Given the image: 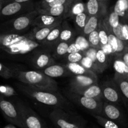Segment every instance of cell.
I'll use <instances>...</instances> for the list:
<instances>
[{
  "mask_svg": "<svg viewBox=\"0 0 128 128\" xmlns=\"http://www.w3.org/2000/svg\"><path fill=\"white\" fill-rule=\"evenodd\" d=\"M16 86L24 95L44 105L64 110H68L70 107L69 102L57 91L41 89L21 82L16 84Z\"/></svg>",
  "mask_w": 128,
  "mask_h": 128,
  "instance_id": "1",
  "label": "cell"
},
{
  "mask_svg": "<svg viewBox=\"0 0 128 128\" xmlns=\"http://www.w3.org/2000/svg\"><path fill=\"white\" fill-rule=\"evenodd\" d=\"M14 78L21 82L33 85L41 89L57 91L58 83L53 78L48 76L41 71L13 69Z\"/></svg>",
  "mask_w": 128,
  "mask_h": 128,
  "instance_id": "2",
  "label": "cell"
},
{
  "mask_svg": "<svg viewBox=\"0 0 128 128\" xmlns=\"http://www.w3.org/2000/svg\"><path fill=\"white\" fill-rule=\"evenodd\" d=\"M50 118L57 128H86L84 119L61 108H55L50 113Z\"/></svg>",
  "mask_w": 128,
  "mask_h": 128,
  "instance_id": "3",
  "label": "cell"
},
{
  "mask_svg": "<svg viewBox=\"0 0 128 128\" xmlns=\"http://www.w3.org/2000/svg\"><path fill=\"white\" fill-rule=\"evenodd\" d=\"M65 95L70 100L89 110L92 114V115H100L101 114L104 102L103 99L88 97L70 91V90L65 92Z\"/></svg>",
  "mask_w": 128,
  "mask_h": 128,
  "instance_id": "4",
  "label": "cell"
},
{
  "mask_svg": "<svg viewBox=\"0 0 128 128\" xmlns=\"http://www.w3.org/2000/svg\"><path fill=\"white\" fill-rule=\"evenodd\" d=\"M0 108L4 116L10 122L21 128H24L21 111L16 104L14 105L11 102L1 99Z\"/></svg>",
  "mask_w": 128,
  "mask_h": 128,
  "instance_id": "5",
  "label": "cell"
},
{
  "mask_svg": "<svg viewBox=\"0 0 128 128\" xmlns=\"http://www.w3.org/2000/svg\"><path fill=\"white\" fill-rule=\"evenodd\" d=\"M40 15L38 11H32L28 13L21 15L19 17L9 23L8 33H16L26 30L29 26H32V21Z\"/></svg>",
  "mask_w": 128,
  "mask_h": 128,
  "instance_id": "6",
  "label": "cell"
},
{
  "mask_svg": "<svg viewBox=\"0 0 128 128\" xmlns=\"http://www.w3.org/2000/svg\"><path fill=\"white\" fill-rule=\"evenodd\" d=\"M16 105L21 111L24 128H43L42 121L32 109L22 102Z\"/></svg>",
  "mask_w": 128,
  "mask_h": 128,
  "instance_id": "7",
  "label": "cell"
},
{
  "mask_svg": "<svg viewBox=\"0 0 128 128\" xmlns=\"http://www.w3.org/2000/svg\"><path fill=\"white\" fill-rule=\"evenodd\" d=\"M41 46L40 42L33 39H28L13 44L8 47L3 48L2 50L11 55H24L31 52Z\"/></svg>",
  "mask_w": 128,
  "mask_h": 128,
  "instance_id": "8",
  "label": "cell"
},
{
  "mask_svg": "<svg viewBox=\"0 0 128 128\" xmlns=\"http://www.w3.org/2000/svg\"><path fill=\"white\" fill-rule=\"evenodd\" d=\"M101 116L115 122L119 125H124L125 118L119 107L109 102H104Z\"/></svg>",
  "mask_w": 128,
  "mask_h": 128,
  "instance_id": "9",
  "label": "cell"
},
{
  "mask_svg": "<svg viewBox=\"0 0 128 128\" xmlns=\"http://www.w3.org/2000/svg\"><path fill=\"white\" fill-rule=\"evenodd\" d=\"M102 94L103 99H106L108 102L111 103H118L121 100L120 89L118 87L116 82L112 81H108L101 85Z\"/></svg>",
  "mask_w": 128,
  "mask_h": 128,
  "instance_id": "10",
  "label": "cell"
},
{
  "mask_svg": "<svg viewBox=\"0 0 128 128\" xmlns=\"http://www.w3.org/2000/svg\"><path fill=\"white\" fill-rule=\"evenodd\" d=\"M24 10H27L29 12L34 11L31 10L30 6H28L24 3L13 2L9 3L1 9V15L4 16H12L18 14L21 15Z\"/></svg>",
  "mask_w": 128,
  "mask_h": 128,
  "instance_id": "11",
  "label": "cell"
},
{
  "mask_svg": "<svg viewBox=\"0 0 128 128\" xmlns=\"http://www.w3.org/2000/svg\"><path fill=\"white\" fill-rule=\"evenodd\" d=\"M28 39H33L31 32L26 35H21L18 33H5L1 35L0 38V45L1 49L8 47L13 44ZM34 40V39H33Z\"/></svg>",
  "mask_w": 128,
  "mask_h": 128,
  "instance_id": "12",
  "label": "cell"
},
{
  "mask_svg": "<svg viewBox=\"0 0 128 128\" xmlns=\"http://www.w3.org/2000/svg\"><path fill=\"white\" fill-rule=\"evenodd\" d=\"M69 90L76 94L91 98L103 99L101 87L98 84L81 88H70Z\"/></svg>",
  "mask_w": 128,
  "mask_h": 128,
  "instance_id": "13",
  "label": "cell"
},
{
  "mask_svg": "<svg viewBox=\"0 0 128 128\" xmlns=\"http://www.w3.org/2000/svg\"><path fill=\"white\" fill-rule=\"evenodd\" d=\"M63 17H54L46 15H40L32 21V26L39 27H46L53 25H61Z\"/></svg>",
  "mask_w": 128,
  "mask_h": 128,
  "instance_id": "14",
  "label": "cell"
},
{
  "mask_svg": "<svg viewBox=\"0 0 128 128\" xmlns=\"http://www.w3.org/2000/svg\"><path fill=\"white\" fill-rule=\"evenodd\" d=\"M98 84V78L83 75H74L70 82V88L86 87Z\"/></svg>",
  "mask_w": 128,
  "mask_h": 128,
  "instance_id": "15",
  "label": "cell"
},
{
  "mask_svg": "<svg viewBox=\"0 0 128 128\" xmlns=\"http://www.w3.org/2000/svg\"><path fill=\"white\" fill-rule=\"evenodd\" d=\"M41 72L51 78L60 77L71 74V72L66 65H55V64L50 65L46 69H42Z\"/></svg>",
  "mask_w": 128,
  "mask_h": 128,
  "instance_id": "16",
  "label": "cell"
},
{
  "mask_svg": "<svg viewBox=\"0 0 128 128\" xmlns=\"http://www.w3.org/2000/svg\"><path fill=\"white\" fill-rule=\"evenodd\" d=\"M32 62L35 67L41 70L50 65H53L54 60L49 53L40 52L35 55L32 59Z\"/></svg>",
  "mask_w": 128,
  "mask_h": 128,
  "instance_id": "17",
  "label": "cell"
},
{
  "mask_svg": "<svg viewBox=\"0 0 128 128\" xmlns=\"http://www.w3.org/2000/svg\"><path fill=\"white\" fill-rule=\"evenodd\" d=\"M66 66L67 67L71 74H72L74 75H83V76H90L98 78L97 74L86 69L79 63L69 62Z\"/></svg>",
  "mask_w": 128,
  "mask_h": 128,
  "instance_id": "18",
  "label": "cell"
},
{
  "mask_svg": "<svg viewBox=\"0 0 128 128\" xmlns=\"http://www.w3.org/2000/svg\"><path fill=\"white\" fill-rule=\"evenodd\" d=\"M57 26L58 25H53V26H46V27L35 26L34 28L31 31V35L35 41L38 42H43L45 41L50 32Z\"/></svg>",
  "mask_w": 128,
  "mask_h": 128,
  "instance_id": "19",
  "label": "cell"
},
{
  "mask_svg": "<svg viewBox=\"0 0 128 128\" xmlns=\"http://www.w3.org/2000/svg\"><path fill=\"white\" fill-rule=\"evenodd\" d=\"M68 5H63L61 6H54L48 8L40 9L38 10L41 15H46L54 17H65V15L68 12Z\"/></svg>",
  "mask_w": 128,
  "mask_h": 128,
  "instance_id": "20",
  "label": "cell"
},
{
  "mask_svg": "<svg viewBox=\"0 0 128 128\" xmlns=\"http://www.w3.org/2000/svg\"><path fill=\"white\" fill-rule=\"evenodd\" d=\"M100 22V17L96 16H90L88 20L86 25H85L83 30L82 31V35L86 38L88 37L89 35L92 32L97 30L98 28L99 24Z\"/></svg>",
  "mask_w": 128,
  "mask_h": 128,
  "instance_id": "21",
  "label": "cell"
},
{
  "mask_svg": "<svg viewBox=\"0 0 128 128\" xmlns=\"http://www.w3.org/2000/svg\"><path fill=\"white\" fill-rule=\"evenodd\" d=\"M114 80L120 92L128 100V80L117 73L115 74Z\"/></svg>",
  "mask_w": 128,
  "mask_h": 128,
  "instance_id": "22",
  "label": "cell"
},
{
  "mask_svg": "<svg viewBox=\"0 0 128 128\" xmlns=\"http://www.w3.org/2000/svg\"><path fill=\"white\" fill-rule=\"evenodd\" d=\"M114 69L116 73L122 75L128 80V66L120 57H117L113 63Z\"/></svg>",
  "mask_w": 128,
  "mask_h": 128,
  "instance_id": "23",
  "label": "cell"
},
{
  "mask_svg": "<svg viewBox=\"0 0 128 128\" xmlns=\"http://www.w3.org/2000/svg\"><path fill=\"white\" fill-rule=\"evenodd\" d=\"M96 63L99 69L102 73L104 70L107 69L108 66V60L107 54L102 48L98 49L97 51V55H96Z\"/></svg>",
  "mask_w": 128,
  "mask_h": 128,
  "instance_id": "24",
  "label": "cell"
},
{
  "mask_svg": "<svg viewBox=\"0 0 128 128\" xmlns=\"http://www.w3.org/2000/svg\"><path fill=\"white\" fill-rule=\"evenodd\" d=\"M86 9L89 16H96L100 17L101 16V10L98 0H89L86 5Z\"/></svg>",
  "mask_w": 128,
  "mask_h": 128,
  "instance_id": "25",
  "label": "cell"
},
{
  "mask_svg": "<svg viewBox=\"0 0 128 128\" xmlns=\"http://www.w3.org/2000/svg\"><path fill=\"white\" fill-rule=\"evenodd\" d=\"M62 30V26L61 25L56 26L50 32V33L47 36L45 41H43L44 43H49V45H51V44H54L56 41H59L60 34H61Z\"/></svg>",
  "mask_w": 128,
  "mask_h": 128,
  "instance_id": "26",
  "label": "cell"
},
{
  "mask_svg": "<svg viewBox=\"0 0 128 128\" xmlns=\"http://www.w3.org/2000/svg\"><path fill=\"white\" fill-rule=\"evenodd\" d=\"M99 35L102 46L108 44V32L105 25L104 20H100L98 26Z\"/></svg>",
  "mask_w": 128,
  "mask_h": 128,
  "instance_id": "27",
  "label": "cell"
},
{
  "mask_svg": "<svg viewBox=\"0 0 128 128\" xmlns=\"http://www.w3.org/2000/svg\"><path fill=\"white\" fill-rule=\"evenodd\" d=\"M94 117L96 119L97 122L100 125L104 128H121V127L115 122L110 120L99 115H94Z\"/></svg>",
  "mask_w": 128,
  "mask_h": 128,
  "instance_id": "28",
  "label": "cell"
},
{
  "mask_svg": "<svg viewBox=\"0 0 128 128\" xmlns=\"http://www.w3.org/2000/svg\"><path fill=\"white\" fill-rule=\"evenodd\" d=\"M79 63L81 64V65H82L86 69L91 70V71L94 72L96 74H98L101 73V71L99 69L98 65L90 57H88V56L84 55L82 59L81 60V61Z\"/></svg>",
  "mask_w": 128,
  "mask_h": 128,
  "instance_id": "29",
  "label": "cell"
},
{
  "mask_svg": "<svg viewBox=\"0 0 128 128\" xmlns=\"http://www.w3.org/2000/svg\"><path fill=\"white\" fill-rule=\"evenodd\" d=\"M87 38L88 40V41L91 46L95 48L98 49V50L102 48V45H101V41H100V35H99L98 28L97 30L92 31L89 35Z\"/></svg>",
  "mask_w": 128,
  "mask_h": 128,
  "instance_id": "30",
  "label": "cell"
},
{
  "mask_svg": "<svg viewBox=\"0 0 128 128\" xmlns=\"http://www.w3.org/2000/svg\"><path fill=\"white\" fill-rule=\"evenodd\" d=\"M128 9V0H118L115 5L114 11L120 16H124L126 15V11Z\"/></svg>",
  "mask_w": 128,
  "mask_h": 128,
  "instance_id": "31",
  "label": "cell"
},
{
  "mask_svg": "<svg viewBox=\"0 0 128 128\" xmlns=\"http://www.w3.org/2000/svg\"><path fill=\"white\" fill-rule=\"evenodd\" d=\"M70 44V41H59L55 49L56 56L60 57L68 54V48Z\"/></svg>",
  "mask_w": 128,
  "mask_h": 128,
  "instance_id": "32",
  "label": "cell"
},
{
  "mask_svg": "<svg viewBox=\"0 0 128 128\" xmlns=\"http://www.w3.org/2000/svg\"><path fill=\"white\" fill-rule=\"evenodd\" d=\"M89 18H90V16H88L86 13H82L76 15V18H75V21H76V26L78 28L79 30L82 31Z\"/></svg>",
  "mask_w": 128,
  "mask_h": 128,
  "instance_id": "33",
  "label": "cell"
},
{
  "mask_svg": "<svg viewBox=\"0 0 128 128\" xmlns=\"http://www.w3.org/2000/svg\"><path fill=\"white\" fill-rule=\"evenodd\" d=\"M74 42L75 43L78 44L81 48L82 53L86 51L88 49H89L91 47V45H90V43H89L88 38L85 37V36H84L83 35H80L78 37H76Z\"/></svg>",
  "mask_w": 128,
  "mask_h": 128,
  "instance_id": "34",
  "label": "cell"
},
{
  "mask_svg": "<svg viewBox=\"0 0 128 128\" xmlns=\"http://www.w3.org/2000/svg\"><path fill=\"white\" fill-rule=\"evenodd\" d=\"M0 74H1V76L5 79L14 77L13 69L4 65L2 63H0Z\"/></svg>",
  "mask_w": 128,
  "mask_h": 128,
  "instance_id": "35",
  "label": "cell"
},
{
  "mask_svg": "<svg viewBox=\"0 0 128 128\" xmlns=\"http://www.w3.org/2000/svg\"><path fill=\"white\" fill-rule=\"evenodd\" d=\"M73 36V33L70 28H63L60 34L59 41H70Z\"/></svg>",
  "mask_w": 128,
  "mask_h": 128,
  "instance_id": "36",
  "label": "cell"
},
{
  "mask_svg": "<svg viewBox=\"0 0 128 128\" xmlns=\"http://www.w3.org/2000/svg\"><path fill=\"white\" fill-rule=\"evenodd\" d=\"M108 25L111 26V28H116V26H118L120 24V16L118 15L114 11L111 13L108 16V20H106Z\"/></svg>",
  "mask_w": 128,
  "mask_h": 128,
  "instance_id": "37",
  "label": "cell"
},
{
  "mask_svg": "<svg viewBox=\"0 0 128 128\" xmlns=\"http://www.w3.org/2000/svg\"><path fill=\"white\" fill-rule=\"evenodd\" d=\"M83 56L84 55L82 52L70 53L68 55V60L70 63H80Z\"/></svg>",
  "mask_w": 128,
  "mask_h": 128,
  "instance_id": "38",
  "label": "cell"
},
{
  "mask_svg": "<svg viewBox=\"0 0 128 128\" xmlns=\"http://www.w3.org/2000/svg\"><path fill=\"white\" fill-rule=\"evenodd\" d=\"M97 51L98 49L91 46V47L89 49H88L86 51L82 52V53H83V55H84V56H88V57H90V58L97 65V63H96V61H97V58H96Z\"/></svg>",
  "mask_w": 128,
  "mask_h": 128,
  "instance_id": "39",
  "label": "cell"
},
{
  "mask_svg": "<svg viewBox=\"0 0 128 128\" xmlns=\"http://www.w3.org/2000/svg\"><path fill=\"white\" fill-rule=\"evenodd\" d=\"M85 11V6L82 3H78L75 4L72 8L71 10V14L74 16L79 15V14L84 13Z\"/></svg>",
  "mask_w": 128,
  "mask_h": 128,
  "instance_id": "40",
  "label": "cell"
},
{
  "mask_svg": "<svg viewBox=\"0 0 128 128\" xmlns=\"http://www.w3.org/2000/svg\"><path fill=\"white\" fill-rule=\"evenodd\" d=\"M66 3H67V0H54V1H52V3L44 5L43 9L54 7V6H61V5H64V4H66Z\"/></svg>",
  "mask_w": 128,
  "mask_h": 128,
  "instance_id": "41",
  "label": "cell"
},
{
  "mask_svg": "<svg viewBox=\"0 0 128 128\" xmlns=\"http://www.w3.org/2000/svg\"><path fill=\"white\" fill-rule=\"evenodd\" d=\"M82 52V49L78 44L74 42L71 43L68 48V54L73 53Z\"/></svg>",
  "mask_w": 128,
  "mask_h": 128,
  "instance_id": "42",
  "label": "cell"
},
{
  "mask_svg": "<svg viewBox=\"0 0 128 128\" xmlns=\"http://www.w3.org/2000/svg\"><path fill=\"white\" fill-rule=\"evenodd\" d=\"M122 36H123L124 40L125 41L128 42V25L127 24H123L122 26Z\"/></svg>",
  "mask_w": 128,
  "mask_h": 128,
  "instance_id": "43",
  "label": "cell"
},
{
  "mask_svg": "<svg viewBox=\"0 0 128 128\" xmlns=\"http://www.w3.org/2000/svg\"><path fill=\"white\" fill-rule=\"evenodd\" d=\"M120 58H121L122 61L128 66V50L126 52L124 53L121 56H120Z\"/></svg>",
  "mask_w": 128,
  "mask_h": 128,
  "instance_id": "44",
  "label": "cell"
},
{
  "mask_svg": "<svg viewBox=\"0 0 128 128\" xmlns=\"http://www.w3.org/2000/svg\"><path fill=\"white\" fill-rule=\"evenodd\" d=\"M29 1H30V0H14V2L17 3H26Z\"/></svg>",
  "mask_w": 128,
  "mask_h": 128,
  "instance_id": "45",
  "label": "cell"
},
{
  "mask_svg": "<svg viewBox=\"0 0 128 128\" xmlns=\"http://www.w3.org/2000/svg\"><path fill=\"white\" fill-rule=\"evenodd\" d=\"M54 0H44V2L46 3V4H49L50 3H52V1H54Z\"/></svg>",
  "mask_w": 128,
  "mask_h": 128,
  "instance_id": "46",
  "label": "cell"
},
{
  "mask_svg": "<svg viewBox=\"0 0 128 128\" xmlns=\"http://www.w3.org/2000/svg\"><path fill=\"white\" fill-rule=\"evenodd\" d=\"M99 1H104V0H99Z\"/></svg>",
  "mask_w": 128,
  "mask_h": 128,
  "instance_id": "47",
  "label": "cell"
},
{
  "mask_svg": "<svg viewBox=\"0 0 128 128\" xmlns=\"http://www.w3.org/2000/svg\"><path fill=\"white\" fill-rule=\"evenodd\" d=\"M93 128H98V127H93Z\"/></svg>",
  "mask_w": 128,
  "mask_h": 128,
  "instance_id": "48",
  "label": "cell"
},
{
  "mask_svg": "<svg viewBox=\"0 0 128 128\" xmlns=\"http://www.w3.org/2000/svg\"></svg>",
  "mask_w": 128,
  "mask_h": 128,
  "instance_id": "49",
  "label": "cell"
}]
</instances>
